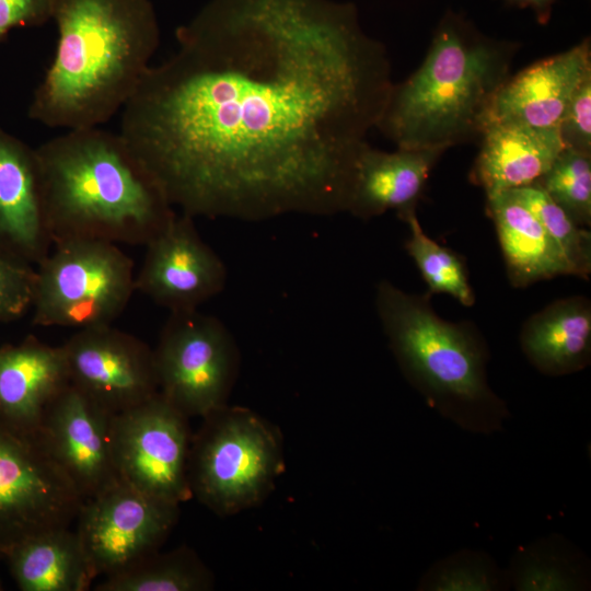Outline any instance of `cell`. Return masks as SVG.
<instances>
[{"instance_id":"obj_1","label":"cell","mask_w":591,"mask_h":591,"mask_svg":"<svg viewBox=\"0 0 591 591\" xmlns=\"http://www.w3.org/2000/svg\"><path fill=\"white\" fill-rule=\"evenodd\" d=\"M175 36L119 132L173 207L245 221L346 211L393 85L357 5L210 0Z\"/></svg>"},{"instance_id":"obj_2","label":"cell","mask_w":591,"mask_h":591,"mask_svg":"<svg viewBox=\"0 0 591 591\" xmlns=\"http://www.w3.org/2000/svg\"><path fill=\"white\" fill-rule=\"evenodd\" d=\"M56 51L28 106L49 128L100 127L123 109L160 44L150 0H56Z\"/></svg>"},{"instance_id":"obj_3","label":"cell","mask_w":591,"mask_h":591,"mask_svg":"<svg viewBox=\"0 0 591 591\" xmlns=\"http://www.w3.org/2000/svg\"><path fill=\"white\" fill-rule=\"evenodd\" d=\"M36 152L53 246L70 240L146 245L176 215L119 134L70 129Z\"/></svg>"},{"instance_id":"obj_4","label":"cell","mask_w":591,"mask_h":591,"mask_svg":"<svg viewBox=\"0 0 591 591\" xmlns=\"http://www.w3.org/2000/svg\"><path fill=\"white\" fill-rule=\"evenodd\" d=\"M518 49L463 13L445 11L422 63L393 83L375 128L405 149L447 150L480 137Z\"/></svg>"},{"instance_id":"obj_5","label":"cell","mask_w":591,"mask_h":591,"mask_svg":"<svg viewBox=\"0 0 591 591\" xmlns=\"http://www.w3.org/2000/svg\"><path fill=\"white\" fill-rule=\"evenodd\" d=\"M430 298L389 280L376 286V312L402 373L432 409L461 429L501 430L509 410L489 386L485 339L471 322L440 317Z\"/></svg>"},{"instance_id":"obj_6","label":"cell","mask_w":591,"mask_h":591,"mask_svg":"<svg viewBox=\"0 0 591 591\" xmlns=\"http://www.w3.org/2000/svg\"><path fill=\"white\" fill-rule=\"evenodd\" d=\"M192 437V496L219 515L258 505L283 467L277 428L245 407L227 404L202 417Z\"/></svg>"},{"instance_id":"obj_7","label":"cell","mask_w":591,"mask_h":591,"mask_svg":"<svg viewBox=\"0 0 591 591\" xmlns=\"http://www.w3.org/2000/svg\"><path fill=\"white\" fill-rule=\"evenodd\" d=\"M132 259L101 240L57 243L36 266L32 324L82 329L112 324L135 288Z\"/></svg>"},{"instance_id":"obj_8","label":"cell","mask_w":591,"mask_h":591,"mask_svg":"<svg viewBox=\"0 0 591 591\" xmlns=\"http://www.w3.org/2000/svg\"><path fill=\"white\" fill-rule=\"evenodd\" d=\"M153 355L159 393L188 418L227 404L240 354L218 317L199 310L170 312Z\"/></svg>"},{"instance_id":"obj_9","label":"cell","mask_w":591,"mask_h":591,"mask_svg":"<svg viewBox=\"0 0 591 591\" xmlns=\"http://www.w3.org/2000/svg\"><path fill=\"white\" fill-rule=\"evenodd\" d=\"M82 502L36 433L0 418V558L30 536L69 526Z\"/></svg>"},{"instance_id":"obj_10","label":"cell","mask_w":591,"mask_h":591,"mask_svg":"<svg viewBox=\"0 0 591 591\" xmlns=\"http://www.w3.org/2000/svg\"><path fill=\"white\" fill-rule=\"evenodd\" d=\"M192 437L188 417L159 392L113 415L111 447L118 479L169 502L188 500Z\"/></svg>"},{"instance_id":"obj_11","label":"cell","mask_w":591,"mask_h":591,"mask_svg":"<svg viewBox=\"0 0 591 591\" xmlns=\"http://www.w3.org/2000/svg\"><path fill=\"white\" fill-rule=\"evenodd\" d=\"M178 513L179 505L119 479L84 500L76 532L94 579L120 571L159 551Z\"/></svg>"},{"instance_id":"obj_12","label":"cell","mask_w":591,"mask_h":591,"mask_svg":"<svg viewBox=\"0 0 591 591\" xmlns=\"http://www.w3.org/2000/svg\"><path fill=\"white\" fill-rule=\"evenodd\" d=\"M61 348L70 384L111 415L159 392L153 349L112 324L78 329Z\"/></svg>"},{"instance_id":"obj_13","label":"cell","mask_w":591,"mask_h":591,"mask_svg":"<svg viewBox=\"0 0 591 591\" xmlns=\"http://www.w3.org/2000/svg\"><path fill=\"white\" fill-rule=\"evenodd\" d=\"M144 246L136 291L170 312L198 310L224 289L227 267L198 233L194 217L176 213Z\"/></svg>"},{"instance_id":"obj_14","label":"cell","mask_w":591,"mask_h":591,"mask_svg":"<svg viewBox=\"0 0 591 591\" xmlns=\"http://www.w3.org/2000/svg\"><path fill=\"white\" fill-rule=\"evenodd\" d=\"M112 416L69 384L35 432L83 501L118 480L111 447Z\"/></svg>"},{"instance_id":"obj_15","label":"cell","mask_w":591,"mask_h":591,"mask_svg":"<svg viewBox=\"0 0 591 591\" xmlns=\"http://www.w3.org/2000/svg\"><path fill=\"white\" fill-rule=\"evenodd\" d=\"M51 248L36 148L0 128V251L36 267Z\"/></svg>"},{"instance_id":"obj_16","label":"cell","mask_w":591,"mask_h":591,"mask_svg":"<svg viewBox=\"0 0 591 591\" xmlns=\"http://www.w3.org/2000/svg\"><path fill=\"white\" fill-rule=\"evenodd\" d=\"M591 72L590 39L510 76L497 93L489 123L557 128L573 93ZM487 126V125H486Z\"/></svg>"},{"instance_id":"obj_17","label":"cell","mask_w":591,"mask_h":591,"mask_svg":"<svg viewBox=\"0 0 591 591\" xmlns=\"http://www.w3.org/2000/svg\"><path fill=\"white\" fill-rule=\"evenodd\" d=\"M69 384L61 346L33 335L0 346V418L10 426L35 433L48 407Z\"/></svg>"},{"instance_id":"obj_18","label":"cell","mask_w":591,"mask_h":591,"mask_svg":"<svg viewBox=\"0 0 591 591\" xmlns=\"http://www.w3.org/2000/svg\"><path fill=\"white\" fill-rule=\"evenodd\" d=\"M441 148H397L389 152L366 143L355 171L347 212L369 220L395 210L401 219L415 211Z\"/></svg>"},{"instance_id":"obj_19","label":"cell","mask_w":591,"mask_h":591,"mask_svg":"<svg viewBox=\"0 0 591 591\" xmlns=\"http://www.w3.org/2000/svg\"><path fill=\"white\" fill-rule=\"evenodd\" d=\"M480 139L470 178L486 196L536 183L565 148L557 128L517 123H489Z\"/></svg>"},{"instance_id":"obj_20","label":"cell","mask_w":591,"mask_h":591,"mask_svg":"<svg viewBox=\"0 0 591 591\" xmlns=\"http://www.w3.org/2000/svg\"><path fill=\"white\" fill-rule=\"evenodd\" d=\"M486 199L512 287L525 288L558 276H577L560 247L511 190Z\"/></svg>"},{"instance_id":"obj_21","label":"cell","mask_w":591,"mask_h":591,"mask_svg":"<svg viewBox=\"0 0 591 591\" xmlns=\"http://www.w3.org/2000/svg\"><path fill=\"white\" fill-rule=\"evenodd\" d=\"M521 349L542 374L561 376L591 361V303L586 297L558 299L531 315L520 333Z\"/></svg>"},{"instance_id":"obj_22","label":"cell","mask_w":591,"mask_h":591,"mask_svg":"<svg viewBox=\"0 0 591 591\" xmlns=\"http://www.w3.org/2000/svg\"><path fill=\"white\" fill-rule=\"evenodd\" d=\"M3 558L22 591H85L94 580L79 536L69 526L30 536Z\"/></svg>"},{"instance_id":"obj_23","label":"cell","mask_w":591,"mask_h":591,"mask_svg":"<svg viewBox=\"0 0 591 591\" xmlns=\"http://www.w3.org/2000/svg\"><path fill=\"white\" fill-rule=\"evenodd\" d=\"M507 575L517 591H577L590 586L586 558L558 535L515 552Z\"/></svg>"},{"instance_id":"obj_24","label":"cell","mask_w":591,"mask_h":591,"mask_svg":"<svg viewBox=\"0 0 591 591\" xmlns=\"http://www.w3.org/2000/svg\"><path fill=\"white\" fill-rule=\"evenodd\" d=\"M213 576L187 546L166 553L159 551L129 567L104 576L95 591H206Z\"/></svg>"},{"instance_id":"obj_25","label":"cell","mask_w":591,"mask_h":591,"mask_svg":"<svg viewBox=\"0 0 591 591\" xmlns=\"http://www.w3.org/2000/svg\"><path fill=\"white\" fill-rule=\"evenodd\" d=\"M409 229L404 247L427 283L428 294L445 293L464 306H473L475 293L464 260L452 250L429 237L420 225L416 210L401 218Z\"/></svg>"},{"instance_id":"obj_26","label":"cell","mask_w":591,"mask_h":591,"mask_svg":"<svg viewBox=\"0 0 591 591\" xmlns=\"http://www.w3.org/2000/svg\"><path fill=\"white\" fill-rule=\"evenodd\" d=\"M511 192L560 247L577 276L587 279L591 273L590 231L578 225L537 183Z\"/></svg>"},{"instance_id":"obj_27","label":"cell","mask_w":591,"mask_h":591,"mask_svg":"<svg viewBox=\"0 0 591 591\" xmlns=\"http://www.w3.org/2000/svg\"><path fill=\"white\" fill-rule=\"evenodd\" d=\"M507 572L486 553L462 549L433 564L421 577V591H499L509 588Z\"/></svg>"},{"instance_id":"obj_28","label":"cell","mask_w":591,"mask_h":591,"mask_svg":"<svg viewBox=\"0 0 591 591\" xmlns=\"http://www.w3.org/2000/svg\"><path fill=\"white\" fill-rule=\"evenodd\" d=\"M536 183L578 225H591V153L564 148Z\"/></svg>"},{"instance_id":"obj_29","label":"cell","mask_w":591,"mask_h":591,"mask_svg":"<svg viewBox=\"0 0 591 591\" xmlns=\"http://www.w3.org/2000/svg\"><path fill=\"white\" fill-rule=\"evenodd\" d=\"M36 267L0 251V322L9 323L32 309Z\"/></svg>"},{"instance_id":"obj_30","label":"cell","mask_w":591,"mask_h":591,"mask_svg":"<svg viewBox=\"0 0 591 591\" xmlns=\"http://www.w3.org/2000/svg\"><path fill=\"white\" fill-rule=\"evenodd\" d=\"M557 129L565 148L591 153V72L570 99Z\"/></svg>"},{"instance_id":"obj_31","label":"cell","mask_w":591,"mask_h":591,"mask_svg":"<svg viewBox=\"0 0 591 591\" xmlns=\"http://www.w3.org/2000/svg\"><path fill=\"white\" fill-rule=\"evenodd\" d=\"M56 0H0V43L18 27L40 26L53 20Z\"/></svg>"},{"instance_id":"obj_32","label":"cell","mask_w":591,"mask_h":591,"mask_svg":"<svg viewBox=\"0 0 591 591\" xmlns=\"http://www.w3.org/2000/svg\"><path fill=\"white\" fill-rule=\"evenodd\" d=\"M507 4L530 9L541 24H546L552 15L553 7L557 0H505Z\"/></svg>"},{"instance_id":"obj_33","label":"cell","mask_w":591,"mask_h":591,"mask_svg":"<svg viewBox=\"0 0 591 591\" xmlns=\"http://www.w3.org/2000/svg\"><path fill=\"white\" fill-rule=\"evenodd\" d=\"M0 590H2V584H1V581H0Z\"/></svg>"}]
</instances>
